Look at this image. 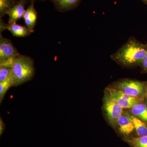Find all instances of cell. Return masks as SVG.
Here are the masks:
<instances>
[{
    "instance_id": "ffe728a7",
    "label": "cell",
    "mask_w": 147,
    "mask_h": 147,
    "mask_svg": "<svg viewBox=\"0 0 147 147\" xmlns=\"http://www.w3.org/2000/svg\"><path fill=\"white\" fill-rule=\"evenodd\" d=\"M143 3L147 5V0H141Z\"/></svg>"
},
{
    "instance_id": "30bf717a",
    "label": "cell",
    "mask_w": 147,
    "mask_h": 147,
    "mask_svg": "<svg viewBox=\"0 0 147 147\" xmlns=\"http://www.w3.org/2000/svg\"><path fill=\"white\" fill-rule=\"evenodd\" d=\"M56 8L60 11H67L77 7L81 0H51Z\"/></svg>"
},
{
    "instance_id": "8fae6325",
    "label": "cell",
    "mask_w": 147,
    "mask_h": 147,
    "mask_svg": "<svg viewBox=\"0 0 147 147\" xmlns=\"http://www.w3.org/2000/svg\"><path fill=\"white\" fill-rule=\"evenodd\" d=\"M125 115L130 119V120L133 124L134 127V130L137 132L139 137L147 135V124L140 120V119L136 117L129 115L127 113H125Z\"/></svg>"
},
{
    "instance_id": "9a60e30c",
    "label": "cell",
    "mask_w": 147,
    "mask_h": 147,
    "mask_svg": "<svg viewBox=\"0 0 147 147\" xmlns=\"http://www.w3.org/2000/svg\"><path fill=\"white\" fill-rule=\"evenodd\" d=\"M129 142L133 147H147V135L133 138Z\"/></svg>"
},
{
    "instance_id": "d6986e66",
    "label": "cell",
    "mask_w": 147,
    "mask_h": 147,
    "mask_svg": "<svg viewBox=\"0 0 147 147\" xmlns=\"http://www.w3.org/2000/svg\"><path fill=\"white\" fill-rule=\"evenodd\" d=\"M5 128V125L3 122V121L1 118L0 119V136H1L2 135L3 132L4 131Z\"/></svg>"
},
{
    "instance_id": "ba28073f",
    "label": "cell",
    "mask_w": 147,
    "mask_h": 147,
    "mask_svg": "<svg viewBox=\"0 0 147 147\" xmlns=\"http://www.w3.org/2000/svg\"><path fill=\"white\" fill-rule=\"evenodd\" d=\"M35 0H32L28 7L23 16L26 27L30 30H34L37 19V12L34 6Z\"/></svg>"
},
{
    "instance_id": "4fadbf2b",
    "label": "cell",
    "mask_w": 147,
    "mask_h": 147,
    "mask_svg": "<svg viewBox=\"0 0 147 147\" xmlns=\"http://www.w3.org/2000/svg\"><path fill=\"white\" fill-rule=\"evenodd\" d=\"M16 0H0V17L7 14L11 9L17 3Z\"/></svg>"
},
{
    "instance_id": "52a82bcc",
    "label": "cell",
    "mask_w": 147,
    "mask_h": 147,
    "mask_svg": "<svg viewBox=\"0 0 147 147\" xmlns=\"http://www.w3.org/2000/svg\"><path fill=\"white\" fill-rule=\"evenodd\" d=\"M27 0H19L18 2L9 11L7 14L9 16L8 24L16 23L23 16L26 11L25 6Z\"/></svg>"
},
{
    "instance_id": "e0dca14e",
    "label": "cell",
    "mask_w": 147,
    "mask_h": 147,
    "mask_svg": "<svg viewBox=\"0 0 147 147\" xmlns=\"http://www.w3.org/2000/svg\"><path fill=\"white\" fill-rule=\"evenodd\" d=\"M11 71V67L0 66V82L10 79Z\"/></svg>"
},
{
    "instance_id": "2e32d148",
    "label": "cell",
    "mask_w": 147,
    "mask_h": 147,
    "mask_svg": "<svg viewBox=\"0 0 147 147\" xmlns=\"http://www.w3.org/2000/svg\"><path fill=\"white\" fill-rule=\"evenodd\" d=\"M11 86H13V85L10 79L6 81L0 82V101L1 102L2 101L7 92Z\"/></svg>"
},
{
    "instance_id": "ac0fdd59",
    "label": "cell",
    "mask_w": 147,
    "mask_h": 147,
    "mask_svg": "<svg viewBox=\"0 0 147 147\" xmlns=\"http://www.w3.org/2000/svg\"><path fill=\"white\" fill-rule=\"evenodd\" d=\"M141 67H142V71L147 73V48L146 55L144 60Z\"/></svg>"
},
{
    "instance_id": "7402d4cb",
    "label": "cell",
    "mask_w": 147,
    "mask_h": 147,
    "mask_svg": "<svg viewBox=\"0 0 147 147\" xmlns=\"http://www.w3.org/2000/svg\"><path fill=\"white\" fill-rule=\"evenodd\" d=\"M42 1H44V0H42Z\"/></svg>"
},
{
    "instance_id": "7a4b0ae2",
    "label": "cell",
    "mask_w": 147,
    "mask_h": 147,
    "mask_svg": "<svg viewBox=\"0 0 147 147\" xmlns=\"http://www.w3.org/2000/svg\"><path fill=\"white\" fill-rule=\"evenodd\" d=\"M35 73L31 58L19 55L13 59L10 79L13 86H18L31 80Z\"/></svg>"
},
{
    "instance_id": "5bb4252c",
    "label": "cell",
    "mask_w": 147,
    "mask_h": 147,
    "mask_svg": "<svg viewBox=\"0 0 147 147\" xmlns=\"http://www.w3.org/2000/svg\"><path fill=\"white\" fill-rule=\"evenodd\" d=\"M110 99L116 102L117 104L121 106L123 109H127V108H131L137 104L136 102H131L128 100H124L119 98L114 97V96H110L107 95Z\"/></svg>"
},
{
    "instance_id": "7c38bea8",
    "label": "cell",
    "mask_w": 147,
    "mask_h": 147,
    "mask_svg": "<svg viewBox=\"0 0 147 147\" xmlns=\"http://www.w3.org/2000/svg\"><path fill=\"white\" fill-rule=\"evenodd\" d=\"M132 115L135 116L147 124V105L144 103H137L131 108Z\"/></svg>"
},
{
    "instance_id": "8992f818",
    "label": "cell",
    "mask_w": 147,
    "mask_h": 147,
    "mask_svg": "<svg viewBox=\"0 0 147 147\" xmlns=\"http://www.w3.org/2000/svg\"><path fill=\"white\" fill-rule=\"evenodd\" d=\"M8 30L12 34L13 36L18 37H25L30 35L34 32V30H30L27 27L21 26L16 24V23L6 24L1 18L0 22V33L3 31Z\"/></svg>"
},
{
    "instance_id": "277c9868",
    "label": "cell",
    "mask_w": 147,
    "mask_h": 147,
    "mask_svg": "<svg viewBox=\"0 0 147 147\" xmlns=\"http://www.w3.org/2000/svg\"><path fill=\"white\" fill-rule=\"evenodd\" d=\"M19 55L11 41L0 34V63L12 60Z\"/></svg>"
},
{
    "instance_id": "9c48e42d",
    "label": "cell",
    "mask_w": 147,
    "mask_h": 147,
    "mask_svg": "<svg viewBox=\"0 0 147 147\" xmlns=\"http://www.w3.org/2000/svg\"><path fill=\"white\" fill-rule=\"evenodd\" d=\"M117 123L121 133L128 135L134 130L133 124L125 114L121 115L118 119Z\"/></svg>"
},
{
    "instance_id": "44dd1931",
    "label": "cell",
    "mask_w": 147,
    "mask_h": 147,
    "mask_svg": "<svg viewBox=\"0 0 147 147\" xmlns=\"http://www.w3.org/2000/svg\"><path fill=\"white\" fill-rule=\"evenodd\" d=\"M146 98H147V90H146Z\"/></svg>"
},
{
    "instance_id": "3957f363",
    "label": "cell",
    "mask_w": 147,
    "mask_h": 147,
    "mask_svg": "<svg viewBox=\"0 0 147 147\" xmlns=\"http://www.w3.org/2000/svg\"><path fill=\"white\" fill-rule=\"evenodd\" d=\"M115 86L116 89L141 99L146 91L147 85L145 82L125 79L116 82Z\"/></svg>"
},
{
    "instance_id": "5b68a950",
    "label": "cell",
    "mask_w": 147,
    "mask_h": 147,
    "mask_svg": "<svg viewBox=\"0 0 147 147\" xmlns=\"http://www.w3.org/2000/svg\"><path fill=\"white\" fill-rule=\"evenodd\" d=\"M104 108L110 122L115 123L118 119L123 114V108L108 96L104 98Z\"/></svg>"
},
{
    "instance_id": "6da1fadb",
    "label": "cell",
    "mask_w": 147,
    "mask_h": 147,
    "mask_svg": "<svg viewBox=\"0 0 147 147\" xmlns=\"http://www.w3.org/2000/svg\"><path fill=\"white\" fill-rule=\"evenodd\" d=\"M147 44L129 38L125 43L110 56L111 59L125 67L142 65L147 53Z\"/></svg>"
}]
</instances>
